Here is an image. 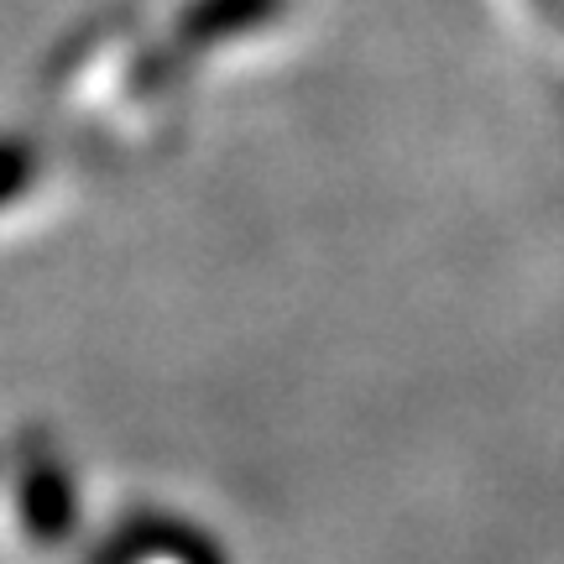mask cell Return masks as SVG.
Instances as JSON below:
<instances>
[{"instance_id":"cell-1","label":"cell","mask_w":564,"mask_h":564,"mask_svg":"<svg viewBox=\"0 0 564 564\" xmlns=\"http://www.w3.org/2000/svg\"><path fill=\"white\" fill-rule=\"evenodd\" d=\"M105 564H204V549L194 544V539H178V533L167 528V533H147L137 549L121 539Z\"/></svg>"}]
</instances>
